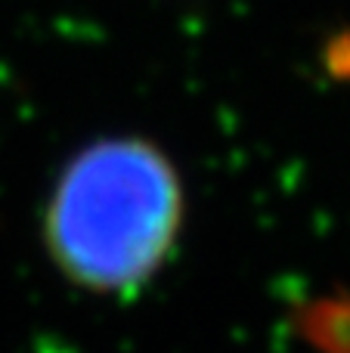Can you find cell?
I'll return each instance as SVG.
<instances>
[{
	"mask_svg": "<svg viewBox=\"0 0 350 353\" xmlns=\"http://www.w3.org/2000/svg\"><path fill=\"white\" fill-rule=\"evenodd\" d=\"M189 192L177 159L146 134L81 143L50 180L41 248L72 292L99 301L143 294L177 257Z\"/></svg>",
	"mask_w": 350,
	"mask_h": 353,
	"instance_id": "1",
	"label": "cell"
}]
</instances>
